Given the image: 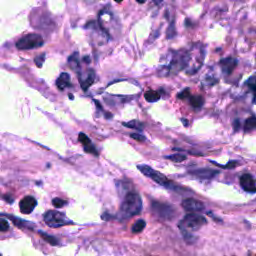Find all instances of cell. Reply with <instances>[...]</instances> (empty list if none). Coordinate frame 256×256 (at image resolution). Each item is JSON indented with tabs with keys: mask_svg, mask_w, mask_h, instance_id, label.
<instances>
[{
	"mask_svg": "<svg viewBox=\"0 0 256 256\" xmlns=\"http://www.w3.org/2000/svg\"><path fill=\"white\" fill-rule=\"evenodd\" d=\"M35 64L37 65V67H39V68H41L42 67V65H43V63H44V61H45V54L43 53V54H41V55H39V56H37L36 58H35Z\"/></svg>",
	"mask_w": 256,
	"mask_h": 256,
	"instance_id": "30",
	"label": "cell"
},
{
	"mask_svg": "<svg viewBox=\"0 0 256 256\" xmlns=\"http://www.w3.org/2000/svg\"><path fill=\"white\" fill-rule=\"evenodd\" d=\"M130 137L133 138V139H135V140H137V141H140V142H143V141L146 140L145 136H143V135L140 134V133H132V134L130 135Z\"/></svg>",
	"mask_w": 256,
	"mask_h": 256,
	"instance_id": "34",
	"label": "cell"
},
{
	"mask_svg": "<svg viewBox=\"0 0 256 256\" xmlns=\"http://www.w3.org/2000/svg\"><path fill=\"white\" fill-rule=\"evenodd\" d=\"M144 97H145V99H146L148 102H156V101L159 100L160 94H159L157 91L148 90V91L144 94Z\"/></svg>",
	"mask_w": 256,
	"mask_h": 256,
	"instance_id": "22",
	"label": "cell"
},
{
	"mask_svg": "<svg viewBox=\"0 0 256 256\" xmlns=\"http://www.w3.org/2000/svg\"><path fill=\"white\" fill-rule=\"evenodd\" d=\"M142 211V200L137 192H127L120 206V220L129 219L138 215Z\"/></svg>",
	"mask_w": 256,
	"mask_h": 256,
	"instance_id": "1",
	"label": "cell"
},
{
	"mask_svg": "<svg viewBox=\"0 0 256 256\" xmlns=\"http://www.w3.org/2000/svg\"><path fill=\"white\" fill-rule=\"evenodd\" d=\"M84 61H85V62H88V63H89V57H84Z\"/></svg>",
	"mask_w": 256,
	"mask_h": 256,
	"instance_id": "38",
	"label": "cell"
},
{
	"mask_svg": "<svg viewBox=\"0 0 256 256\" xmlns=\"http://www.w3.org/2000/svg\"><path fill=\"white\" fill-rule=\"evenodd\" d=\"M206 218L198 213H188L178 223L181 232H193L206 224Z\"/></svg>",
	"mask_w": 256,
	"mask_h": 256,
	"instance_id": "3",
	"label": "cell"
},
{
	"mask_svg": "<svg viewBox=\"0 0 256 256\" xmlns=\"http://www.w3.org/2000/svg\"><path fill=\"white\" fill-rule=\"evenodd\" d=\"M95 80V73L93 70H88L85 72V74H80L79 76V82L81 84V87L83 90H87Z\"/></svg>",
	"mask_w": 256,
	"mask_h": 256,
	"instance_id": "14",
	"label": "cell"
},
{
	"mask_svg": "<svg viewBox=\"0 0 256 256\" xmlns=\"http://www.w3.org/2000/svg\"><path fill=\"white\" fill-rule=\"evenodd\" d=\"M39 235L46 241V242H48L49 244H51V245H57L59 242H58V239L56 238V237H53V236H51V235H48V234H46V233H44L43 231H39Z\"/></svg>",
	"mask_w": 256,
	"mask_h": 256,
	"instance_id": "25",
	"label": "cell"
},
{
	"mask_svg": "<svg viewBox=\"0 0 256 256\" xmlns=\"http://www.w3.org/2000/svg\"><path fill=\"white\" fill-rule=\"evenodd\" d=\"M248 256H256V254H251V253H249Z\"/></svg>",
	"mask_w": 256,
	"mask_h": 256,
	"instance_id": "41",
	"label": "cell"
},
{
	"mask_svg": "<svg viewBox=\"0 0 256 256\" xmlns=\"http://www.w3.org/2000/svg\"><path fill=\"white\" fill-rule=\"evenodd\" d=\"M211 163H213L214 165H216V166H219V167H222V168H225V169H233V168H235L236 166H238L239 165V163L237 162V161H234V160H232V161H229L226 165H221V164H218V163H216V162H214V161H210Z\"/></svg>",
	"mask_w": 256,
	"mask_h": 256,
	"instance_id": "27",
	"label": "cell"
},
{
	"mask_svg": "<svg viewBox=\"0 0 256 256\" xmlns=\"http://www.w3.org/2000/svg\"><path fill=\"white\" fill-rule=\"evenodd\" d=\"M66 202L64 201L63 199H60V198H53L52 199V205L55 207V208H60L62 207L64 204H65Z\"/></svg>",
	"mask_w": 256,
	"mask_h": 256,
	"instance_id": "31",
	"label": "cell"
},
{
	"mask_svg": "<svg viewBox=\"0 0 256 256\" xmlns=\"http://www.w3.org/2000/svg\"><path fill=\"white\" fill-rule=\"evenodd\" d=\"M256 128V116H250L248 117L245 122H244V126H243V130L245 132H249Z\"/></svg>",
	"mask_w": 256,
	"mask_h": 256,
	"instance_id": "18",
	"label": "cell"
},
{
	"mask_svg": "<svg viewBox=\"0 0 256 256\" xmlns=\"http://www.w3.org/2000/svg\"><path fill=\"white\" fill-rule=\"evenodd\" d=\"M3 198H4L7 202H12V201H13V198H11L9 195H4Z\"/></svg>",
	"mask_w": 256,
	"mask_h": 256,
	"instance_id": "36",
	"label": "cell"
},
{
	"mask_svg": "<svg viewBox=\"0 0 256 256\" xmlns=\"http://www.w3.org/2000/svg\"><path fill=\"white\" fill-rule=\"evenodd\" d=\"M240 127H241V122H240V120H239V119H235V120L233 121V129H234V131H235V132L239 131V130H240Z\"/></svg>",
	"mask_w": 256,
	"mask_h": 256,
	"instance_id": "35",
	"label": "cell"
},
{
	"mask_svg": "<svg viewBox=\"0 0 256 256\" xmlns=\"http://www.w3.org/2000/svg\"><path fill=\"white\" fill-rule=\"evenodd\" d=\"M68 63H69V65H70L73 69H76V68L79 67V59H78V53H77V52L73 53V54L69 57Z\"/></svg>",
	"mask_w": 256,
	"mask_h": 256,
	"instance_id": "24",
	"label": "cell"
},
{
	"mask_svg": "<svg viewBox=\"0 0 256 256\" xmlns=\"http://www.w3.org/2000/svg\"><path fill=\"white\" fill-rule=\"evenodd\" d=\"M145 226H146V222L143 219H139L133 224L131 230L133 233H140L145 228Z\"/></svg>",
	"mask_w": 256,
	"mask_h": 256,
	"instance_id": "23",
	"label": "cell"
},
{
	"mask_svg": "<svg viewBox=\"0 0 256 256\" xmlns=\"http://www.w3.org/2000/svg\"><path fill=\"white\" fill-rule=\"evenodd\" d=\"M245 85L249 88V90L253 93V102L256 100V76L252 75L250 76L246 81Z\"/></svg>",
	"mask_w": 256,
	"mask_h": 256,
	"instance_id": "19",
	"label": "cell"
},
{
	"mask_svg": "<svg viewBox=\"0 0 256 256\" xmlns=\"http://www.w3.org/2000/svg\"><path fill=\"white\" fill-rule=\"evenodd\" d=\"M190 104L193 106L194 108H201L204 104V99L202 96L200 95H194V96H190Z\"/></svg>",
	"mask_w": 256,
	"mask_h": 256,
	"instance_id": "21",
	"label": "cell"
},
{
	"mask_svg": "<svg viewBox=\"0 0 256 256\" xmlns=\"http://www.w3.org/2000/svg\"><path fill=\"white\" fill-rule=\"evenodd\" d=\"M36 205H37V201L33 196H25L19 202V208L23 214L31 213L36 207Z\"/></svg>",
	"mask_w": 256,
	"mask_h": 256,
	"instance_id": "11",
	"label": "cell"
},
{
	"mask_svg": "<svg viewBox=\"0 0 256 256\" xmlns=\"http://www.w3.org/2000/svg\"><path fill=\"white\" fill-rule=\"evenodd\" d=\"M78 139H79V141L83 144V147H84L85 152L90 153V154H93V155H95V156L98 155V152H97L95 146L92 144L90 138H89L86 134H84V133H82V132L79 133Z\"/></svg>",
	"mask_w": 256,
	"mask_h": 256,
	"instance_id": "15",
	"label": "cell"
},
{
	"mask_svg": "<svg viewBox=\"0 0 256 256\" xmlns=\"http://www.w3.org/2000/svg\"><path fill=\"white\" fill-rule=\"evenodd\" d=\"M151 210L158 217L165 220H172L177 214L175 208L172 205L164 202H159L156 200H153L151 202Z\"/></svg>",
	"mask_w": 256,
	"mask_h": 256,
	"instance_id": "7",
	"label": "cell"
},
{
	"mask_svg": "<svg viewBox=\"0 0 256 256\" xmlns=\"http://www.w3.org/2000/svg\"><path fill=\"white\" fill-rule=\"evenodd\" d=\"M181 121H182L183 123H185V124H184L185 126H187V125H188V124H187V123H188V121H187L186 119H181Z\"/></svg>",
	"mask_w": 256,
	"mask_h": 256,
	"instance_id": "37",
	"label": "cell"
},
{
	"mask_svg": "<svg viewBox=\"0 0 256 256\" xmlns=\"http://www.w3.org/2000/svg\"><path fill=\"white\" fill-rule=\"evenodd\" d=\"M240 185L241 187L247 191V192H251V193H254L256 192V182L254 181L252 175L246 173L240 176Z\"/></svg>",
	"mask_w": 256,
	"mask_h": 256,
	"instance_id": "12",
	"label": "cell"
},
{
	"mask_svg": "<svg viewBox=\"0 0 256 256\" xmlns=\"http://www.w3.org/2000/svg\"><path fill=\"white\" fill-rule=\"evenodd\" d=\"M138 170L144 174L145 176L151 178L153 181H155L156 183H158L159 185L161 186H164L166 188H169V189H173L175 191H177L178 189H182L180 187H178L175 183H173L172 181H170L169 179L166 178V176L158 171H156L155 169L151 168L150 166L148 165H145V164H141V165H138L137 166Z\"/></svg>",
	"mask_w": 256,
	"mask_h": 256,
	"instance_id": "5",
	"label": "cell"
},
{
	"mask_svg": "<svg viewBox=\"0 0 256 256\" xmlns=\"http://www.w3.org/2000/svg\"><path fill=\"white\" fill-rule=\"evenodd\" d=\"M56 86L59 90H64L65 88L71 86L70 84V75L66 72L61 73L56 80Z\"/></svg>",
	"mask_w": 256,
	"mask_h": 256,
	"instance_id": "16",
	"label": "cell"
},
{
	"mask_svg": "<svg viewBox=\"0 0 256 256\" xmlns=\"http://www.w3.org/2000/svg\"><path fill=\"white\" fill-rule=\"evenodd\" d=\"M43 43H44V40L41 35L36 33H31L21 37L16 42V47L20 50H29V49L41 47Z\"/></svg>",
	"mask_w": 256,
	"mask_h": 256,
	"instance_id": "8",
	"label": "cell"
},
{
	"mask_svg": "<svg viewBox=\"0 0 256 256\" xmlns=\"http://www.w3.org/2000/svg\"><path fill=\"white\" fill-rule=\"evenodd\" d=\"M155 1H156V2H161L162 0H155Z\"/></svg>",
	"mask_w": 256,
	"mask_h": 256,
	"instance_id": "42",
	"label": "cell"
},
{
	"mask_svg": "<svg viewBox=\"0 0 256 256\" xmlns=\"http://www.w3.org/2000/svg\"><path fill=\"white\" fill-rule=\"evenodd\" d=\"M44 222L51 228H58L64 225L73 224V222L68 219L63 213L56 210H49L43 216Z\"/></svg>",
	"mask_w": 256,
	"mask_h": 256,
	"instance_id": "6",
	"label": "cell"
},
{
	"mask_svg": "<svg viewBox=\"0 0 256 256\" xmlns=\"http://www.w3.org/2000/svg\"><path fill=\"white\" fill-rule=\"evenodd\" d=\"M219 172L217 170H213V169H209V168H199V169H195L190 171V174L194 175L197 178L200 179H211L214 176H216Z\"/></svg>",
	"mask_w": 256,
	"mask_h": 256,
	"instance_id": "13",
	"label": "cell"
},
{
	"mask_svg": "<svg viewBox=\"0 0 256 256\" xmlns=\"http://www.w3.org/2000/svg\"><path fill=\"white\" fill-rule=\"evenodd\" d=\"M177 97L178 98H180V99H185V98H190V92H189V88H186L185 90H183V91H181L178 95H177Z\"/></svg>",
	"mask_w": 256,
	"mask_h": 256,
	"instance_id": "33",
	"label": "cell"
},
{
	"mask_svg": "<svg viewBox=\"0 0 256 256\" xmlns=\"http://www.w3.org/2000/svg\"><path fill=\"white\" fill-rule=\"evenodd\" d=\"M165 158L171 160V161H174V162H182L184 160H186V156L184 154H180V153H176V154H172V155H168V156H165Z\"/></svg>",
	"mask_w": 256,
	"mask_h": 256,
	"instance_id": "26",
	"label": "cell"
},
{
	"mask_svg": "<svg viewBox=\"0 0 256 256\" xmlns=\"http://www.w3.org/2000/svg\"><path fill=\"white\" fill-rule=\"evenodd\" d=\"M181 206L190 213H197V212L203 211L205 208L204 204L201 201L194 198H185L182 201Z\"/></svg>",
	"mask_w": 256,
	"mask_h": 256,
	"instance_id": "9",
	"label": "cell"
},
{
	"mask_svg": "<svg viewBox=\"0 0 256 256\" xmlns=\"http://www.w3.org/2000/svg\"><path fill=\"white\" fill-rule=\"evenodd\" d=\"M123 125L125 127L132 128V129H136V130H139V131H142L143 128H144V124L141 123L138 120H131V121H128V122H124Z\"/></svg>",
	"mask_w": 256,
	"mask_h": 256,
	"instance_id": "20",
	"label": "cell"
},
{
	"mask_svg": "<svg viewBox=\"0 0 256 256\" xmlns=\"http://www.w3.org/2000/svg\"><path fill=\"white\" fill-rule=\"evenodd\" d=\"M175 35H176V30H175V28H174V21H172V22L170 23V25H169L168 30H167V38L171 39V38H173Z\"/></svg>",
	"mask_w": 256,
	"mask_h": 256,
	"instance_id": "29",
	"label": "cell"
},
{
	"mask_svg": "<svg viewBox=\"0 0 256 256\" xmlns=\"http://www.w3.org/2000/svg\"><path fill=\"white\" fill-rule=\"evenodd\" d=\"M9 217V219L18 227L20 228H24V229H32L33 226H31V223L28 222V221H25V220H22L20 218H17L15 216H12V215H7Z\"/></svg>",
	"mask_w": 256,
	"mask_h": 256,
	"instance_id": "17",
	"label": "cell"
},
{
	"mask_svg": "<svg viewBox=\"0 0 256 256\" xmlns=\"http://www.w3.org/2000/svg\"><path fill=\"white\" fill-rule=\"evenodd\" d=\"M205 56V51L203 46L196 45L193 47L190 52H188V65H187V73L195 74L203 64Z\"/></svg>",
	"mask_w": 256,
	"mask_h": 256,
	"instance_id": "4",
	"label": "cell"
},
{
	"mask_svg": "<svg viewBox=\"0 0 256 256\" xmlns=\"http://www.w3.org/2000/svg\"><path fill=\"white\" fill-rule=\"evenodd\" d=\"M237 64H238V60L233 57L223 58L219 62L221 70L225 75H230L234 70V68L237 66Z\"/></svg>",
	"mask_w": 256,
	"mask_h": 256,
	"instance_id": "10",
	"label": "cell"
},
{
	"mask_svg": "<svg viewBox=\"0 0 256 256\" xmlns=\"http://www.w3.org/2000/svg\"><path fill=\"white\" fill-rule=\"evenodd\" d=\"M114 1L117 2V3H121V2L123 1V0H114Z\"/></svg>",
	"mask_w": 256,
	"mask_h": 256,
	"instance_id": "39",
	"label": "cell"
},
{
	"mask_svg": "<svg viewBox=\"0 0 256 256\" xmlns=\"http://www.w3.org/2000/svg\"><path fill=\"white\" fill-rule=\"evenodd\" d=\"M187 65H188V52L178 51L174 54L168 65L162 67L159 70V74L164 76L174 75L179 73L184 68H187Z\"/></svg>",
	"mask_w": 256,
	"mask_h": 256,
	"instance_id": "2",
	"label": "cell"
},
{
	"mask_svg": "<svg viewBox=\"0 0 256 256\" xmlns=\"http://www.w3.org/2000/svg\"><path fill=\"white\" fill-rule=\"evenodd\" d=\"M183 234V237H184V240L188 243H194L197 239V237H195L192 233H189V232H182Z\"/></svg>",
	"mask_w": 256,
	"mask_h": 256,
	"instance_id": "28",
	"label": "cell"
},
{
	"mask_svg": "<svg viewBox=\"0 0 256 256\" xmlns=\"http://www.w3.org/2000/svg\"><path fill=\"white\" fill-rule=\"evenodd\" d=\"M69 98H70V99H73V98H74V96H73V95H71V94H69Z\"/></svg>",
	"mask_w": 256,
	"mask_h": 256,
	"instance_id": "40",
	"label": "cell"
},
{
	"mask_svg": "<svg viewBox=\"0 0 256 256\" xmlns=\"http://www.w3.org/2000/svg\"><path fill=\"white\" fill-rule=\"evenodd\" d=\"M9 229V223L5 218H2L1 221H0V230L2 232H5Z\"/></svg>",
	"mask_w": 256,
	"mask_h": 256,
	"instance_id": "32",
	"label": "cell"
}]
</instances>
